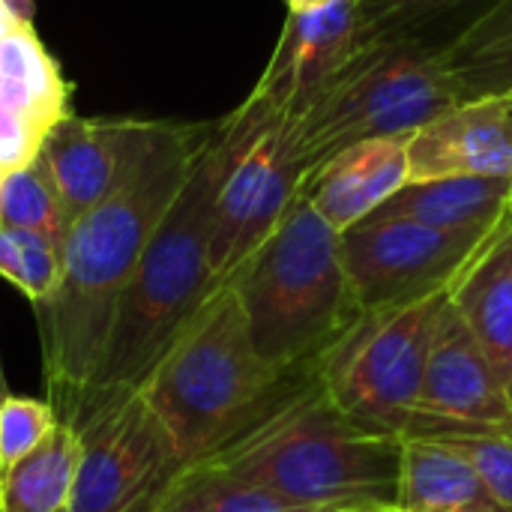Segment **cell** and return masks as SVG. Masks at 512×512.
Returning a JSON list of instances; mask_svg holds the SVG:
<instances>
[{
  "mask_svg": "<svg viewBox=\"0 0 512 512\" xmlns=\"http://www.w3.org/2000/svg\"><path fill=\"white\" fill-rule=\"evenodd\" d=\"M408 186V135L369 138L336 153L306 183L309 204L339 231L360 225Z\"/></svg>",
  "mask_w": 512,
  "mask_h": 512,
  "instance_id": "9a60e30c",
  "label": "cell"
},
{
  "mask_svg": "<svg viewBox=\"0 0 512 512\" xmlns=\"http://www.w3.org/2000/svg\"><path fill=\"white\" fill-rule=\"evenodd\" d=\"M462 105L441 57V42L402 33L360 42L321 102L294 126L309 180L336 153L369 138L411 135Z\"/></svg>",
  "mask_w": 512,
  "mask_h": 512,
  "instance_id": "8992f818",
  "label": "cell"
},
{
  "mask_svg": "<svg viewBox=\"0 0 512 512\" xmlns=\"http://www.w3.org/2000/svg\"><path fill=\"white\" fill-rule=\"evenodd\" d=\"M474 3L480 0H354L357 33L360 42H375L402 33H426V27H432L435 21Z\"/></svg>",
  "mask_w": 512,
  "mask_h": 512,
  "instance_id": "cb8c5ba5",
  "label": "cell"
},
{
  "mask_svg": "<svg viewBox=\"0 0 512 512\" xmlns=\"http://www.w3.org/2000/svg\"><path fill=\"white\" fill-rule=\"evenodd\" d=\"M45 141V129L30 123L27 117L0 108V177L30 165Z\"/></svg>",
  "mask_w": 512,
  "mask_h": 512,
  "instance_id": "4316f807",
  "label": "cell"
},
{
  "mask_svg": "<svg viewBox=\"0 0 512 512\" xmlns=\"http://www.w3.org/2000/svg\"><path fill=\"white\" fill-rule=\"evenodd\" d=\"M234 282H219L138 387L189 462L216 450L276 381Z\"/></svg>",
  "mask_w": 512,
  "mask_h": 512,
  "instance_id": "5b68a950",
  "label": "cell"
},
{
  "mask_svg": "<svg viewBox=\"0 0 512 512\" xmlns=\"http://www.w3.org/2000/svg\"><path fill=\"white\" fill-rule=\"evenodd\" d=\"M243 108L249 111V132L216 198L210 243L216 282H228L261 249L309 183L294 126L252 96L243 99Z\"/></svg>",
  "mask_w": 512,
  "mask_h": 512,
  "instance_id": "ba28073f",
  "label": "cell"
},
{
  "mask_svg": "<svg viewBox=\"0 0 512 512\" xmlns=\"http://www.w3.org/2000/svg\"><path fill=\"white\" fill-rule=\"evenodd\" d=\"M360 48L354 0L288 12L279 42L249 93L285 123H300Z\"/></svg>",
  "mask_w": 512,
  "mask_h": 512,
  "instance_id": "7c38bea8",
  "label": "cell"
},
{
  "mask_svg": "<svg viewBox=\"0 0 512 512\" xmlns=\"http://www.w3.org/2000/svg\"><path fill=\"white\" fill-rule=\"evenodd\" d=\"M396 507H375V504H357V507H345L339 512H393Z\"/></svg>",
  "mask_w": 512,
  "mask_h": 512,
  "instance_id": "f546056e",
  "label": "cell"
},
{
  "mask_svg": "<svg viewBox=\"0 0 512 512\" xmlns=\"http://www.w3.org/2000/svg\"><path fill=\"white\" fill-rule=\"evenodd\" d=\"M504 387H507V396H510L512 402V360L510 366H507V372H504Z\"/></svg>",
  "mask_w": 512,
  "mask_h": 512,
  "instance_id": "1f68e13d",
  "label": "cell"
},
{
  "mask_svg": "<svg viewBox=\"0 0 512 512\" xmlns=\"http://www.w3.org/2000/svg\"><path fill=\"white\" fill-rule=\"evenodd\" d=\"M0 225L45 234V237H54L57 243L66 240L69 219L63 213V204H60L54 183H51L39 156L30 165L3 177Z\"/></svg>",
  "mask_w": 512,
  "mask_h": 512,
  "instance_id": "603a6c76",
  "label": "cell"
},
{
  "mask_svg": "<svg viewBox=\"0 0 512 512\" xmlns=\"http://www.w3.org/2000/svg\"><path fill=\"white\" fill-rule=\"evenodd\" d=\"M507 99H510V111H512V93H510V96H507Z\"/></svg>",
  "mask_w": 512,
  "mask_h": 512,
  "instance_id": "836d02e7",
  "label": "cell"
},
{
  "mask_svg": "<svg viewBox=\"0 0 512 512\" xmlns=\"http://www.w3.org/2000/svg\"><path fill=\"white\" fill-rule=\"evenodd\" d=\"M18 21H24V18H15V15H12V9L6 6V0H0V42L9 36V30H12ZM27 21H30V18H27Z\"/></svg>",
  "mask_w": 512,
  "mask_h": 512,
  "instance_id": "83f0119b",
  "label": "cell"
},
{
  "mask_svg": "<svg viewBox=\"0 0 512 512\" xmlns=\"http://www.w3.org/2000/svg\"><path fill=\"white\" fill-rule=\"evenodd\" d=\"M78 429L57 420L54 432L0 483V512H66L81 471Z\"/></svg>",
  "mask_w": 512,
  "mask_h": 512,
  "instance_id": "44dd1931",
  "label": "cell"
},
{
  "mask_svg": "<svg viewBox=\"0 0 512 512\" xmlns=\"http://www.w3.org/2000/svg\"><path fill=\"white\" fill-rule=\"evenodd\" d=\"M288 3V12H309V9H321V6H330L336 0H285Z\"/></svg>",
  "mask_w": 512,
  "mask_h": 512,
  "instance_id": "f1b7e54d",
  "label": "cell"
},
{
  "mask_svg": "<svg viewBox=\"0 0 512 512\" xmlns=\"http://www.w3.org/2000/svg\"><path fill=\"white\" fill-rule=\"evenodd\" d=\"M426 441L459 453L483 480L489 495L512 512V435L510 432H438Z\"/></svg>",
  "mask_w": 512,
  "mask_h": 512,
  "instance_id": "d4e9b609",
  "label": "cell"
},
{
  "mask_svg": "<svg viewBox=\"0 0 512 512\" xmlns=\"http://www.w3.org/2000/svg\"><path fill=\"white\" fill-rule=\"evenodd\" d=\"M492 234L438 231L408 219H363L342 234V258L363 312H372L450 291Z\"/></svg>",
  "mask_w": 512,
  "mask_h": 512,
  "instance_id": "30bf717a",
  "label": "cell"
},
{
  "mask_svg": "<svg viewBox=\"0 0 512 512\" xmlns=\"http://www.w3.org/2000/svg\"><path fill=\"white\" fill-rule=\"evenodd\" d=\"M57 426V414L45 399L6 396L0 405V483L21 465Z\"/></svg>",
  "mask_w": 512,
  "mask_h": 512,
  "instance_id": "484cf974",
  "label": "cell"
},
{
  "mask_svg": "<svg viewBox=\"0 0 512 512\" xmlns=\"http://www.w3.org/2000/svg\"><path fill=\"white\" fill-rule=\"evenodd\" d=\"M396 507L408 512H510L489 495L459 453L426 438H402Z\"/></svg>",
  "mask_w": 512,
  "mask_h": 512,
  "instance_id": "ac0fdd59",
  "label": "cell"
},
{
  "mask_svg": "<svg viewBox=\"0 0 512 512\" xmlns=\"http://www.w3.org/2000/svg\"><path fill=\"white\" fill-rule=\"evenodd\" d=\"M78 435L84 456L66 512H150L186 468L141 390L96 411Z\"/></svg>",
  "mask_w": 512,
  "mask_h": 512,
  "instance_id": "9c48e42d",
  "label": "cell"
},
{
  "mask_svg": "<svg viewBox=\"0 0 512 512\" xmlns=\"http://www.w3.org/2000/svg\"><path fill=\"white\" fill-rule=\"evenodd\" d=\"M213 129L216 123L156 120L123 183L69 225L60 285L33 315L45 402L72 429L84 423L120 294L210 144Z\"/></svg>",
  "mask_w": 512,
  "mask_h": 512,
  "instance_id": "6da1fadb",
  "label": "cell"
},
{
  "mask_svg": "<svg viewBox=\"0 0 512 512\" xmlns=\"http://www.w3.org/2000/svg\"><path fill=\"white\" fill-rule=\"evenodd\" d=\"M246 132L249 111L240 102L231 114L216 120L210 144L153 231L126 291L120 294L81 429L96 411L147 381L174 336L219 285L210 264L216 198Z\"/></svg>",
  "mask_w": 512,
  "mask_h": 512,
  "instance_id": "3957f363",
  "label": "cell"
},
{
  "mask_svg": "<svg viewBox=\"0 0 512 512\" xmlns=\"http://www.w3.org/2000/svg\"><path fill=\"white\" fill-rule=\"evenodd\" d=\"M459 102L512 93V0H492L453 39L441 42Z\"/></svg>",
  "mask_w": 512,
  "mask_h": 512,
  "instance_id": "d6986e66",
  "label": "cell"
},
{
  "mask_svg": "<svg viewBox=\"0 0 512 512\" xmlns=\"http://www.w3.org/2000/svg\"><path fill=\"white\" fill-rule=\"evenodd\" d=\"M72 84L42 45L33 21H18L0 42V108H9L45 132L69 111Z\"/></svg>",
  "mask_w": 512,
  "mask_h": 512,
  "instance_id": "ffe728a7",
  "label": "cell"
},
{
  "mask_svg": "<svg viewBox=\"0 0 512 512\" xmlns=\"http://www.w3.org/2000/svg\"><path fill=\"white\" fill-rule=\"evenodd\" d=\"M0 195H3V177H0Z\"/></svg>",
  "mask_w": 512,
  "mask_h": 512,
  "instance_id": "d6a6232c",
  "label": "cell"
},
{
  "mask_svg": "<svg viewBox=\"0 0 512 512\" xmlns=\"http://www.w3.org/2000/svg\"><path fill=\"white\" fill-rule=\"evenodd\" d=\"M438 432L512 435V402L504 375L489 360L453 300H447L438 315L420 402L402 438H429Z\"/></svg>",
  "mask_w": 512,
  "mask_h": 512,
  "instance_id": "8fae6325",
  "label": "cell"
},
{
  "mask_svg": "<svg viewBox=\"0 0 512 512\" xmlns=\"http://www.w3.org/2000/svg\"><path fill=\"white\" fill-rule=\"evenodd\" d=\"M156 120H90L66 114L42 141L39 159L54 183L69 225L105 201L129 174Z\"/></svg>",
  "mask_w": 512,
  "mask_h": 512,
  "instance_id": "4fadbf2b",
  "label": "cell"
},
{
  "mask_svg": "<svg viewBox=\"0 0 512 512\" xmlns=\"http://www.w3.org/2000/svg\"><path fill=\"white\" fill-rule=\"evenodd\" d=\"M393 512H408V510H399V507H396V510H393Z\"/></svg>",
  "mask_w": 512,
  "mask_h": 512,
  "instance_id": "d590c367",
  "label": "cell"
},
{
  "mask_svg": "<svg viewBox=\"0 0 512 512\" xmlns=\"http://www.w3.org/2000/svg\"><path fill=\"white\" fill-rule=\"evenodd\" d=\"M450 300L504 375L512 360V213L453 282Z\"/></svg>",
  "mask_w": 512,
  "mask_h": 512,
  "instance_id": "e0dca14e",
  "label": "cell"
},
{
  "mask_svg": "<svg viewBox=\"0 0 512 512\" xmlns=\"http://www.w3.org/2000/svg\"><path fill=\"white\" fill-rule=\"evenodd\" d=\"M255 483L306 507H396L402 438L351 420L318 363L285 369L204 459L189 462Z\"/></svg>",
  "mask_w": 512,
  "mask_h": 512,
  "instance_id": "7a4b0ae2",
  "label": "cell"
},
{
  "mask_svg": "<svg viewBox=\"0 0 512 512\" xmlns=\"http://www.w3.org/2000/svg\"><path fill=\"white\" fill-rule=\"evenodd\" d=\"M345 507H306L285 501L255 483L216 468L186 465L150 512H339Z\"/></svg>",
  "mask_w": 512,
  "mask_h": 512,
  "instance_id": "7402d4cb",
  "label": "cell"
},
{
  "mask_svg": "<svg viewBox=\"0 0 512 512\" xmlns=\"http://www.w3.org/2000/svg\"><path fill=\"white\" fill-rule=\"evenodd\" d=\"M512 177H444L402 186L369 219H408L438 231L492 234L510 216Z\"/></svg>",
  "mask_w": 512,
  "mask_h": 512,
  "instance_id": "2e32d148",
  "label": "cell"
},
{
  "mask_svg": "<svg viewBox=\"0 0 512 512\" xmlns=\"http://www.w3.org/2000/svg\"><path fill=\"white\" fill-rule=\"evenodd\" d=\"M6 396H9V387H6V375H3V363H0V405L6 402Z\"/></svg>",
  "mask_w": 512,
  "mask_h": 512,
  "instance_id": "4dcf8cb0",
  "label": "cell"
},
{
  "mask_svg": "<svg viewBox=\"0 0 512 512\" xmlns=\"http://www.w3.org/2000/svg\"><path fill=\"white\" fill-rule=\"evenodd\" d=\"M228 282L273 372L318 363L363 315L345 270L342 234L306 195Z\"/></svg>",
  "mask_w": 512,
  "mask_h": 512,
  "instance_id": "277c9868",
  "label": "cell"
},
{
  "mask_svg": "<svg viewBox=\"0 0 512 512\" xmlns=\"http://www.w3.org/2000/svg\"><path fill=\"white\" fill-rule=\"evenodd\" d=\"M450 291L363 312L360 321L318 360L333 402L360 426L405 435L426 378L438 315Z\"/></svg>",
  "mask_w": 512,
  "mask_h": 512,
  "instance_id": "52a82bcc",
  "label": "cell"
},
{
  "mask_svg": "<svg viewBox=\"0 0 512 512\" xmlns=\"http://www.w3.org/2000/svg\"><path fill=\"white\" fill-rule=\"evenodd\" d=\"M510 213H512V192H510Z\"/></svg>",
  "mask_w": 512,
  "mask_h": 512,
  "instance_id": "e575fe53",
  "label": "cell"
},
{
  "mask_svg": "<svg viewBox=\"0 0 512 512\" xmlns=\"http://www.w3.org/2000/svg\"><path fill=\"white\" fill-rule=\"evenodd\" d=\"M444 177H512L507 96L456 105L408 135V183Z\"/></svg>",
  "mask_w": 512,
  "mask_h": 512,
  "instance_id": "5bb4252c",
  "label": "cell"
}]
</instances>
